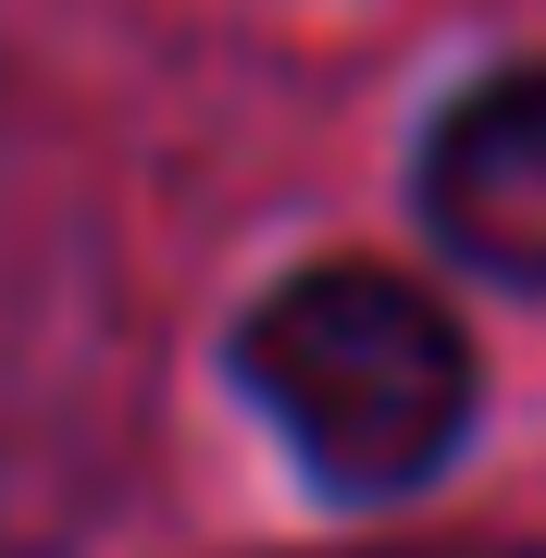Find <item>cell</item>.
<instances>
[{
	"instance_id": "obj_1",
	"label": "cell",
	"mask_w": 546,
	"mask_h": 558,
	"mask_svg": "<svg viewBox=\"0 0 546 558\" xmlns=\"http://www.w3.org/2000/svg\"><path fill=\"white\" fill-rule=\"evenodd\" d=\"M236 385L336 497H410L472 435V336L385 260H311L262 286L236 323Z\"/></svg>"
},
{
	"instance_id": "obj_2",
	"label": "cell",
	"mask_w": 546,
	"mask_h": 558,
	"mask_svg": "<svg viewBox=\"0 0 546 558\" xmlns=\"http://www.w3.org/2000/svg\"><path fill=\"white\" fill-rule=\"evenodd\" d=\"M423 199L435 248L485 286H546V62H509V75L460 87L423 124Z\"/></svg>"
}]
</instances>
